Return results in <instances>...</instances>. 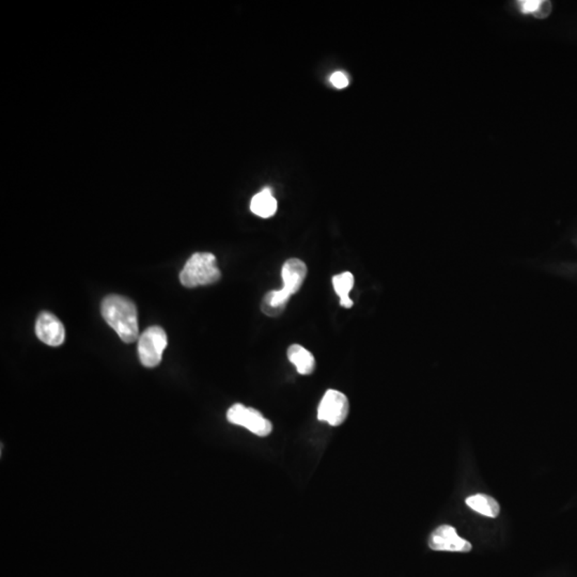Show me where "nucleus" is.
<instances>
[{"mask_svg":"<svg viewBox=\"0 0 577 577\" xmlns=\"http://www.w3.org/2000/svg\"><path fill=\"white\" fill-rule=\"evenodd\" d=\"M466 505L472 510L488 517H498L500 506L496 499L486 494H476L466 498Z\"/></svg>","mask_w":577,"mask_h":577,"instance_id":"nucleus-12","label":"nucleus"},{"mask_svg":"<svg viewBox=\"0 0 577 577\" xmlns=\"http://www.w3.org/2000/svg\"><path fill=\"white\" fill-rule=\"evenodd\" d=\"M307 276V267L305 262L300 259H290L284 262L282 267L281 277L284 281L282 288L288 293L294 294L300 291Z\"/></svg>","mask_w":577,"mask_h":577,"instance_id":"nucleus-8","label":"nucleus"},{"mask_svg":"<svg viewBox=\"0 0 577 577\" xmlns=\"http://www.w3.org/2000/svg\"><path fill=\"white\" fill-rule=\"evenodd\" d=\"M288 358L294 366L298 373L309 376L316 369V359L312 353L300 345H293L288 349Z\"/></svg>","mask_w":577,"mask_h":577,"instance_id":"nucleus-10","label":"nucleus"},{"mask_svg":"<svg viewBox=\"0 0 577 577\" xmlns=\"http://www.w3.org/2000/svg\"><path fill=\"white\" fill-rule=\"evenodd\" d=\"M227 419L232 425L246 427L257 437H267L273 431L271 421L265 418L259 411L239 403L232 405L229 409Z\"/></svg>","mask_w":577,"mask_h":577,"instance_id":"nucleus-4","label":"nucleus"},{"mask_svg":"<svg viewBox=\"0 0 577 577\" xmlns=\"http://www.w3.org/2000/svg\"><path fill=\"white\" fill-rule=\"evenodd\" d=\"M550 11H552V4H550V1H543L541 9H540V11L538 12L535 16L538 18H545L550 15Z\"/></svg>","mask_w":577,"mask_h":577,"instance_id":"nucleus-16","label":"nucleus"},{"mask_svg":"<svg viewBox=\"0 0 577 577\" xmlns=\"http://www.w3.org/2000/svg\"><path fill=\"white\" fill-rule=\"evenodd\" d=\"M101 312L104 320L124 343H134L138 339V314L132 300L124 296H107L102 302Z\"/></svg>","mask_w":577,"mask_h":577,"instance_id":"nucleus-1","label":"nucleus"},{"mask_svg":"<svg viewBox=\"0 0 577 577\" xmlns=\"http://www.w3.org/2000/svg\"><path fill=\"white\" fill-rule=\"evenodd\" d=\"M291 293H288L284 288L280 290H274L265 294L261 303V310L267 317H279L286 309L288 300L291 298Z\"/></svg>","mask_w":577,"mask_h":577,"instance_id":"nucleus-9","label":"nucleus"},{"mask_svg":"<svg viewBox=\"0 0 577 577\" xmlns=\"http://www.w3.org/2000/svg\"><path fill=\"white\" fill-rule=\"evenodd\" d=\"M167 345V335L161 327L147 329L138 339V355L141 364L147 368L159 366Z\"/></svg>","mask_w":577,"mask_h":577,"instance_id":"nucleus-3","label":"nucleus"},{"mask_svg":"<svg viewBox=\"0 0 577 577\" xmlns=\"http://www.w3.org/2000/svg\"><path fill=\"white\" fill-rule=\"evenodd\" d=\"M333 290L340 298V305L345 308H351L353 300L350 298L349 294L354 286V276L350 272H345L340 275L333 277Z\"/></svg>","mask_w":577,"mask_h":577,"instance_id":"nucleus-13","label":"nucleus"},{"mask_svg":"<svg viewBox=\"0 0 577 577\" xmlns=\"http://www.w3.org/2000/svg\"><path fill=\"white\" fill-rule=\"evenodd\" d=\"M251 210L259 218H269L277 211V201L272 194L271 188H264L251 199Z\"/></svg>","mask_w":577,"mask_h":577,"instance_id":"nucleus-11","label":"nucleus"},{"mask_svg":"<svg viewBox=\"0 0 577 577\" xmlns=\"http://www.w3.org/2000/svg\"><path fill=\"white\" fill-rule=\"evenodd\" d=\"M36 333L42 343L51 347H59L65 343V326L56 316L46 311L38 317Z\"/></svg>","mask_w":577,"mask_h":577,"instance_id":"nucleus-7","label":"nucleus"},{"mask_svg":"<svg viewBox=\"0 0 577 577\" xmlns=\"http://www.w3.org/2000/svg\"><path fill=\"white\" fill-rule=\"evenodd\" d=\"M350 404L347 396L341 392L329 390L325 392L318 407V419L333 427L343 425L349 415Z\"/></svg>","mask_w":577,"mask_h":577,"instance_id":"nucleus-5","label":"nucleus"},{"mask_svg":"<svg viewBox=\"0 0 577 577\" xmlns=\"http://www.w3.org/2000/svg\"><path fill=\"white\" fill-rule=\"evenodd\" d=\"M331 83L338 89H343V88L349 86V79L347 75L343 72H335L331 77Z\"/></svg>","mask_w":577,"mask_h":577,"instance_id":"nucleus-15","label":"nucleus"},{"mask_svg":"<svg viewBox=\"0 0 577 577\" xmlns=\"http://www.w3.org/2000/svg\"><path fill=\"white\" fill-rule=\"evenodd\" d=\"M220 279L218 260L210 253H194L180 273V281L186 288L208 286Z\"/></svg>","mask_w":577,"mask_h":577,"instance_id":"nucleus-2","label":"nucleus"},{"mask_svg":"<svg viewBox=\"0 0 577 577\" xmlns=\"http://www.w3.org/2000/svg\"><path fill=\"white\" fill-rule=\"evenodd\" d=\"M429 548L442 552H467L472 550V544L460 537L456 528L449 525H442L430 535Z\"/></svg>","mask_w":577,"mask_h":577,"instance_id":"nucleus-6","label":"nucleus"},{"mask_svg":"<svg viewBox=\"0 0 577 577\" xmlns=\"http://www.w3.org/2000/svg\"><path fill=\"white\" fill-rule=\"evenodd\" d=\"M517 4H519L522 13L536 15L541 9L543 1L542 0H522V1H517Z\"/></svg>","mask_w":577,"mask_h":577,"instance_id":"nucleus-14","label":"nucleus"}]
</instances>
